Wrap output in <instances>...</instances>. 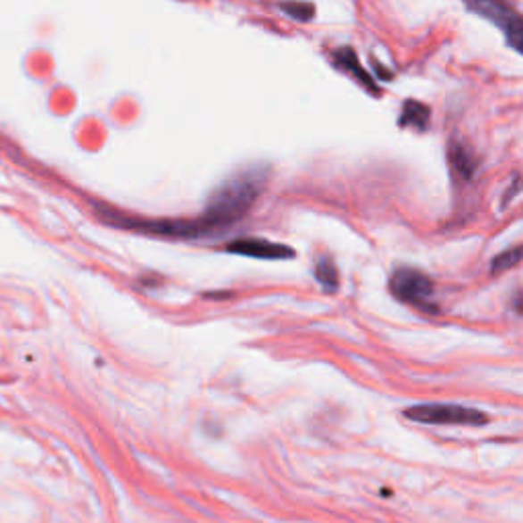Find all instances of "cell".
Listing matches in <instances>:
<instances>
[{
	"instance_id": "3",
	"label": "cell",
	"mask_w": 523,
	"mask_h": 523,
	"mask_svg": "<svg viewBox=\"0 0 523 523\" xmlns=\"http://www.w3.org/2000/svg\"><path fill=\"white\" fill-rule=\"evenodd\" d=\"M466 9L475 11L485 19L493 21L501 31L505 33L507 44L523 54V17L518 11L505 3H491V0H477V3H466Z\"/></svg>"
},
{
	"instance_id": "5",
	"label": "cell",
	"mask_w": 523,
	"mask_h": 523,
	"mask_svg": "<svg viewBox=\"0 0 523 523\" xmlns=\"http://www.w3.org/2000/svg\"><path fill=\"white\" fill-rule=\"evenodd\" d=\"M228 252L242 253V256L260 258V260H286L295 256L293 247H288L285 244L268 242V239H260V237L236 239V242L228 244Z\"/></svg>"
},
{
	"instance_id": "2",
	"label": "cell",
	"mask_w": 523,
	"mask_h": 523,
	"mask_svg": "<svg viewBox=\"0 0 523 523\" xmlns=\"http://www.w3.org/2000/svg\"><path fill=\"white\" fill-rule=\"evenodd\" d=\"M407 419L419 423H434V426H485L489 415L472 407L444 405V403H426L405 409Z\"/></svg>"
},
{
	"instance_id": "4",
	"label": "cell",
	"mask_w": 523,
	"mask_h": 523,
	"mask_svg": "<svg viewBox=\"0 0 523 523\" xmlns=\"http://www.w3.org/2000/svg\"><path fill=\"white\" fill-rule=\"evenodd\" d=\"M391 293L407 305L421 309H434L431 296H434V282L426 274L415 268H399L391 277Z\"/></svg>"
},
{
	"instance_id": "9",
	"label": "cell",
	"mask_w": 523,
	"mask_h": 523,
	"mask_svg": "<svg viewBox=\"0 0 523 523\" xmlns=\"http://www.w3.org/2000/svg\"><path fill=\"white\" fill-rule=\"evenodd\" d=\"M401 127H417V129H428L429 125V109L426 104L417 101H407L403 104V112L399 117Z\"/></svg>"
},
{
	"instance_id": "6",
	"label": "cell",
	"mask_w": 523,
	"mask_h": 523,
	"mask_svg": "<svg viewBox=\"0 0 523 523\" xmlns=\"http://www.w3.org/2000/svg\"><path fill=\"white\" fill-rule=\"evenodd\" d=\"M334 60L339 63V68L348 70L350 74H354V78H358L360 84H364L366 88H370L372 93H378L377 84H374L372 76L366 72V70L362 68V63L358 62V55L354 49L350 47H344V49H337V52H334Z\"/></svg>"
},
{
	"instance_id": "10",
	"label": "cell",
	"mask_w": 523,
	"mask_h": 523,
	"mask_svg": "<svg viewBox=\"0 0 523 523\" xmlns=\"http://www.w3.org/2000/svg\"><path fill=\"white\" fill-rule=\"evenodd\" d=\"M521 260H523V245L509 247V250H505L503 253H499V256L493 260L491 270H493V272H503V270H509V268L518 266Z\"/></svg>"
},
{
	"instance_id": "11",
	"label": "cell",
	"mask_w": 523,
	"mask_h": 523,
	"mask_svg": "<svg viewBox=\"0 0 523 523\" xmlns=\"http://www.w3.org/2000/svg\"><path fill=\"white\" fill-rule=\"evenodd\" d=\"M280 11H285L286 15H291L296 21H309L315 15V6L313 4H278Z\"/></svg>"
},
{
	"instance_id": "8",
	"label": "cell",
	"mask_w": 523,
	"mask_h": 523,
	"mask_svg": "<svg viewBox=\"0 0 523 523\" xmlns=\"http://www.w3.org/2000/svg\"><path fill=\"white\" fill-rule=\"evenodd\" d=\"M315 278L323 286L325 293H336L339 286V272L334 260L329 256H320L315 262Z\"/></svg>"
},
{
	"instance_id": "7",
	"label": "cell",
	"mask_w": 523,
	"mask_h": 523,
	"mask_svg": "<svg viewBox=\"0 0 523 523\" xmlns=\"http://www.w3.org/2000/svg\"><path fill=\"white\" fill-rule=\"evenodd\" d=\"M448 160L452 164V170L461 176V178H470L472 172L477 170V158L464 144H456L452 141L448 145Z\"/></svg>"
},
{
	"instance_id": "1",
	"label": "cell",
	"mask_w": 523,
	"mask_h": 523,
	"mask_svg": "<svg viewBox=\"0 0 523 523\" xmlns=\"http://www.w3.org/2000/svg\"><path fill=\"white\" fill-rule=\"evenodd\" d=\"M266 185V170H250L236 176L223 188H219L204 209L201 219H196L201 233H209L217 228H225L237 219H242L253 201L258 199Z\"/></svg>"
},
{
	"instance_id": "12",
	"label": "cell",
	"mask_w": 523,
	"mask_h": 523,
	"mask_svg": "<svg viewBox=\"0 0 523 523\" xmlns=\"http://www.w3.org/2000/svg\"><path fill=\"white\" fill-rule=\"evenodd\" d=\"M518 309H519V311H521V313H523V299H521V301L518 303Z\"/></svg>"
}]
</instances>
